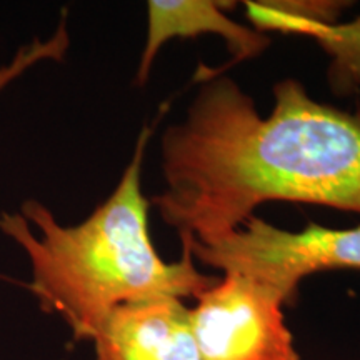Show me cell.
<instances>
[{"instance_id": "obj_1", "label": "cell", "mask_w": 360, "mask_h": 360, "mask_svg": "<svg viewBox=\"0 0 360 360\" xmlns=\"http://www.w3.org/2000/svg\"><path fill=\"white\" fill-rule=\"evenodd\" d=\"M197 80L184 120L162 135L165 188L152 199L180 240H222L267 200L360 214V114L314 101L287 79L262 117L232 79Z\"/></svg>"}, {"instance_id": "obj_2", "label": "cell", "mask_w": 360, "mask_h": 360, "mask_svg": "<svg viewBox=\"0 0 360 360\" xmlns=\"http://www.w3.org/2000/svg\"><path fill=\"white\" fill-rule=\"evenodd\" d=\"M150 134L142 130L119 186L79 225L64 227L34 200L22 205V214L0 215V229L29 255L30 289L40 305L60 315L77 340H92L122 305L159 297L195 299L220 278L202 274L187 249L177 262H165L152 244L150 202L141 186Z\"/></svg>"}, {"instance_id": "obj_3", "label": "cell", "mask_w": 360, "mask_h": 360, "mask_svg": "<svg viewBox=\"0 0 360 360\" xmlns=\"http://www.w3.org/2000/svg\"><path fill=\"white\" fill-rule=\"evenodd\" d=\"M182 245L202 264L269 287L283 304L295 299L304 277L332 269L360 270V225L327 229L309 224L304 231L289 232L252 215L222 240L202 245L187 238Z\"/></svg>"}, {"instance_id": "obj_4", "label": "cell", "mask_w": 360, "mask_h": 360, "mask_svg": "<svg viewBox=\"0 0 360 360\" xmlns=\"http://www.w3.org/2000/svg\"><path fill=\"white\" fill-rule=\"evenodd\" d=\"M188 323L200 360H299L282 297L227 272L195 297Z\"/></svg>"}, {"instance_id": "obj_5", "label": "cell", "mask_w": 360, "mask_h": 360, "mask_svg": "<svg viewBox=\"0 0 360 360\" xmlns=\"http://www.w3.org/2000/svg\"><path fill=\"white\" fill-rule=\"evenodd\" d=\"M92 342L97 360H200L188 309L172 297L115 309Z\"/></svg>"}, {"instance_id": "obj_6", "label": "cell", "mask_w": 360, "mask_h": 360, "mask_svg": "<svg viewBox=\"0 0 360 360\" xmlns=\"http://www.w3.org/2000/svg\"><path fill=\"white\" fill-rule=\"evenodd\" d=\"M231 4L214 0H152L147 4V42L137 70L139 85L146 84L160 47L175 37L200 34L220 35L229 45L233 62L262 53L270 45L267 35L237 24L225 15Z\"/></svg>"}, {"instance_id": "obj_7", "label": "cell", "mask_w": 360, "mask_h": 360, "mask_svg": "<svg viewBox=\"0 0 360 360\" xmlns=\"http://www.w3.org/2000/svg\"><path fill=\"white\" fill-rule=\"evenodd\" d=\"M310 37L330 58L327 79L339 96L360 92V15L350 22L317 27Z\"/></svg>"}, {"instance_id": "obj_8", "label": "cell", "mask_w": 360, "mask_h": 360, "mask_svg": "<svg viewBox=\"0 0 360 360\" xmlns=\"http://www.w3.org/2000/svg\"><path fill=\"white\" fill-rule=\"evenodd\" d=\"M345 2H247L249 17L260 29L310 35L317 27L339 22Z\"/></svg>"}, {"instance_id": "obj_9", "label": "cell", "mask_w": 360, "mask_h": 360, "mask_svg": "<svg viewBox=\"0 0 360 360\" xmlns=\"http://www.w3.org/2000/svg\"><path fill=\"white\" fill-rule=\"evenodd\" d=\"M67 47H69V34H67L65 22H60L57 32L52 37H49L47 40L37 39L32 44L24 45L8 64L0 67V92L13 79L19 77L37 62L51 60V58L57 60V58L64 57Z\"/></svg>"}]
</instances>
